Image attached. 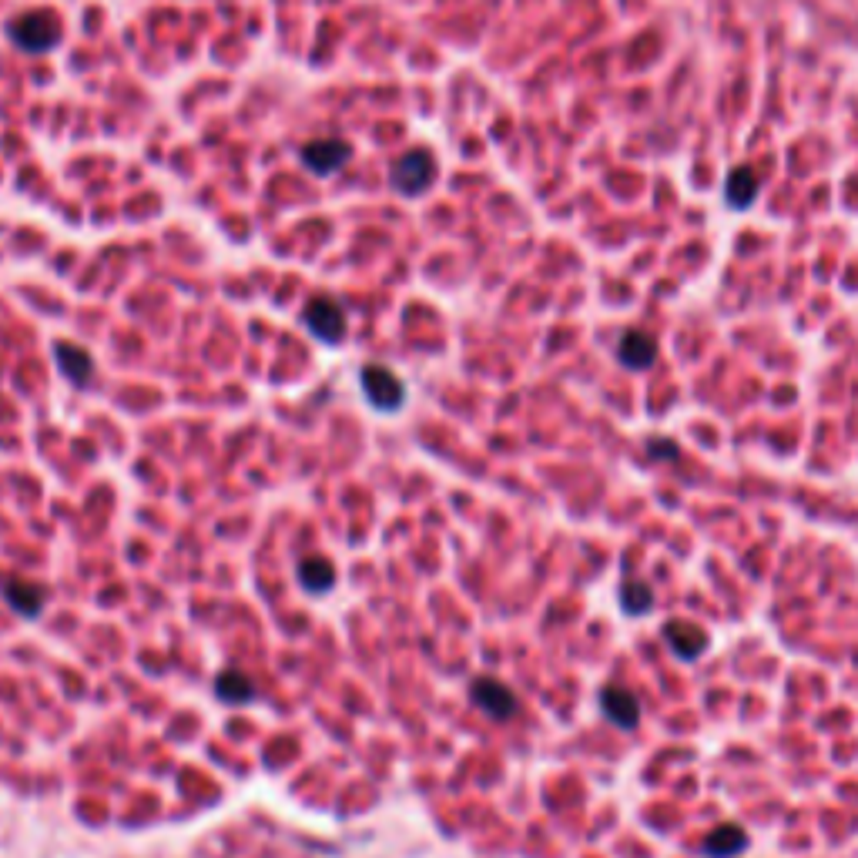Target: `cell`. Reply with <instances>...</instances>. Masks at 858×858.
<instances>
[{
	"label": "cell",
	"instance_id": "6da1fadb",
	"mask_svg": "<svg viewBox=\"0 0 858 858\" xmlns=\"http://www.w3.org/2000/svg\"><path fill=\"white\" fill-rule=\"evenodd\" d=\"M11 41L27 54H47L51 47H57V41H61V21L47 11L21 14L11 24Z\"/></svg>",
	"mask_w": 858,
	"mask_h": 858
},
{
	"label": "cell",
	"instance_id": "7a4b0ae2",
	"mask_svg": "<svg viewBox=\"0 0 858 858\" xmlns=\"http://www.w3.org/2000/svg\"><path fill=\"white\" fill-rule=\"evenodd\" d=\"M302 326L309 329L319 342L336 346V342L346 339L349 319H346V309H342L336 299H312L302 309Z\"/></svg>",
	"mask_w": 858,
	"mask_h": 858
},
{
	"label": "cell",
	"instance_id": "3957f363",
	"mask_svg": "<svg viewBox=\"0 0 858 858\" xmlns=\"http://www.w3.org/2000/svg\"><path fill=\"white\" fill-rule=\"evenodd\" d=\"M436 178V161L429 151L416 148V151H406L403 158L396 161L393 171H389V181L399 195L413 198V195H423Z\"/></svg>",
	"mask_w": 858,
	"mask_h": 858
},
{
	"label": "cell",
	"instance_id": "277c9868",
	"mask_svg": "<svg viewBox=\"0 0 858 858\" xmlns=\"http://www.w3.org/2000/svg\"><path fill=\"white\" fill-rule=\"evenodd\" d=\"M362 383V393H366L369 406L373 409H383V413H393V409H399L406 403V386L403 379H399L393 369L386 366H366L359 376Z\"/></svg>",
	"mask_w": 858,
	"mask_h": 858
},
{
	"label": "cell",
	"instance_id": "5b68a950",
	"mask_svg": "<svg viewBox=\"0 0 858 858\" xmlns=\"http://www.w3.org/2000/svg\"><path fill=\"white\" fill-rule=\"evenodd\" d=\"M470 701L493 721H510V718H517V711H520L517 694L497 678H476L470 684Z\"/></svg>",
	"mask_w": 858,
	"mask_h": 858
},
{
	"label": "cell",
	"instance_id": "8992f818",
	"mask_svg": "<svg viewBox=\"0 0 858 858\" xmlns=\"http://www.w3.org/2000/svg\"><path fill=\"white\" fill-rule=\"evenodd\" d=\"M302 165L319 178H329L336 171L346 168V161L352 158V148L349 141H339V138H322V141H309L302 151H299Z\"/></svg>",
	"mask_w": 858,
	"mask_h": 858
},
{
	"label": "cell",
	"instance_id": "52a82bcc",
	"mask_svg": "<svg viewBox=\"0 0 858 858\" xmlns=\"http://www.w3.org/2000/svg\"><path fill=\"white\" fill-rule=\"evenodd\" d=\"M600 711H604V718L610 724H617L624 731L637 728V721H641V701H637L634 691L621 688V684H607L600 691Z\"/></svg>",
	"mask_w": 858,
	"mask_h": 858
},
{
	"label": "cell",
	"instance_id": "ba28073f",
	"mask_svg": "<svg viewBox=\"0 0 858 858\" xmlns=\"http://www.w3.org/2000/svg\"><path fill=\"white\" fill-rule=\"evenodd\" d=\"M617 359L624 362L627 369H651L657 362V339L651 332H641V329H631L624 332V339L617 342Z\"/></svg>",
	"mask_w": 858,
	"mask_h": 858
},
{
	"label": "cell",
	"instance_id": "9c48e42d",
	"mask_svg": "<svg viewBox=\"0 0 858 858\" xmlns=\"http://www.w3.org/2000/svg\"><path fill=\"white\" fill-rule=\"evenodd\" d=\"M4 600L14 614H21L24 621H34V617L44 614V600L47 590L37 584H27V580H7L4 584Z\"/></svg>",
	"mask_w": 858,
	"mask_h": 858
},
{
	"label": "cell",
	"instance_id": "30bf717a",
	"mask_svg": "<svg viewBox=\"0 0 858 858\" xmlns=\"http://www.w3.org/2000/svg\"><path fill=\"white\" fill-rule=\"evenodd\" d=\"M748 848V835L741 825H718L701 838V855L704 858H734Z\"/></svg>",
	"mask_w": 858,
	"mask_h": 858
},
{
	"label": "cell",
	"instance_id": "8fae6325",
	"mask_svg": "<svg viewBox=\"0 0 858 858\" xmlns=\"http://www.w3.org/2000/svg\"><path fill=\"white\" fill-rule=\"evenodd\" d=\"M295 577H299V584H302L305 594H316V597L329 594V590L336 587V567H332L329 560L319 557V554L302 557L299 567H295Z\"/></svg>",
	"mask_w": 858,
	"mask_h": 858
},
{
	"label": "cell",
	"instance_id": "7c38bea8",
	"mask_svg": "<svg viewBox=\"0 0 858 858\" xmlns=\"http://www.w3.org/2000/svg\"><path fill=\"white\" fill-rule=\"evenodd\" d=\"M54 356H57V366H61V373L68 376V383H74L78 389L91 383L94 359H91L81 346H74V342H57V346H54Z\"/></svg>",
	"mask_w": 858,
	"mask_h": 858
},
{
	"label": "cell",
	"instance_id": "4fadbf2b",
	"mask_svg": "<svg viewBox=\"0 0 858 858\" xmlns=\"http://www.w3.org/2000/svg\"><path fill=\"white\" fill-rule=\"evenodd\" d=\"M664 637L667 644H671V651L684 657V661H691V657H698L704 647H708V634L701 631V627H694L688 621H674L664 627Z\"/></svg>",
	"mask_w": 858,
	"mask_h": 858
},
{
	"label": "cell",
	"instance_id": "5bb4252c",
	"mask_svg": "<svg viewBox=\"0 0 858 858\" xmlns=\"http://www.w3.org/2000/svg\"><path fill=\"white\" fill-rule=\"evenodd\" d=\"M215 694L228 704H249L255 698V684H252L249 674L228 667V671H222L215 678Z\"/></svg>",
	"mask_w": 858,
	"mask_h": 858
},
{
	"label": "cell",
	"instance_id": "9a60e30c",
	"mask_svg": "<svg viewBox=\"0 0 858 858\" xmlns=\"http://www.w3.org/2000/svg\"><path fill=\"white\" fill-rule=\"evenodd\" d=\"M724 195H728L731 208H748L758 198V175L751 168H734Z\"/></svg>",
	"mask_w": 858,
	"mask_h": 858
},
{
	"label": "cell",
	"instance_id": "2e32d148",
	"mask_svg": "<svg viewBox=\"0 0 858 858\" xmlns=\"http://www.w3.org/2000/svg\"><path fill=\"white\" fill-rule=\"evenodd\" d=\"M621 604L631 617L637 614H647V610L654 607V590L651 584H644V580H624L621 584Z\"/></svg>",
	"mask_w": 858,
	"mask_h": 858
},
{
	"label": "cell",
	"instance_id": "e0dca14e",
	"mask_svg": "<svg viewBox=\"0 0 858 858\" xmlns=\"http://www.w3.org/2000/svg\"><path fill=\"white\" fill-rule=\"evenodd\" d=\"M647 456H651V460H674V456H678V446L671 440H654V443H647Z\"/></svg>",
	"mask_w": 858,
	"mask_h": 858
}]
</instances>
